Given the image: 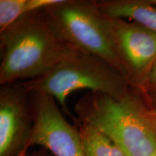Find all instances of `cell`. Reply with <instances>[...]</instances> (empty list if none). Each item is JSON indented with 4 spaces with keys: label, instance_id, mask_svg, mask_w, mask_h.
<instances>
[{
    "label": "cell",
    "instance_id": "cell-1",
    "mask_svg": "<svg viewBox=\"0 0 156 156\" xmlns=\"http://www.w3.org/2000/svg\"><path fill=\"white\" fill-rule=\"evenodd\" d=\"M77 119L106 136L126 156H156L155 109L133 88L121 98L89 92L75 106Z\"/></svg>",
    "mask_w": 156,
    "mask_h": 156
},
{
    "label": "cell",
    "instance_id": "cell-2",
    "mask_svg": "<svg viewBox=\"0 0 156 156\" xmlns=\"http://www.w3.org/2000/svg\"><path fill=\"white\" fill-rule=\"evenodd\" d=\"M44 9L21 17L0 30L1 85L41 77L76 50L56 36Z\"/></svg>",
    "mask_w": 156,
    "mask_h": 156
},
{
    "label": "cell",
    "instance_id": "cell-3",
    "mask_svg": "<svg viewBox=\"0 0 156 156\" xmlns=\"http://www.w3.org/2000/svg\"><path fill=\"white\" fill-rule=\"evenodd\" d=\"M21 83L28 92L51 95L62 112L73 121L76 117L67 103L72 93L88 90L119 99L131 88L127 78L110 63L100 56L77 49L45 75Z\"/></svg>",
    "mask_w": 156,
    "mask_h": 156
},
{
    "label": "cell",
    "instance_id": "cell-4",
    "mask_svg": "<svg viewBox=\"0 0 156 156\" xmlns=\"http://www.w3.org/2000/svg\"><path fill=\"white\" fill-rule=\"evenodd\" d=\"M44 12L60 40L77 50L100 56L124 75L98 1L62 0Z\"/></svg>",
    "mask_w": 156,
    "mask_h": 156
},
{
    "label": "cell",
    "instance_id": "cell-5",
    "mask_svg": "<svg viewBox=\"0 0 156 156\" xmlns=\"http://www.w3.org/2000/svg\"><path fill=\"white\" fill-rule=\"evenodd\" d=\"M105 19L124 75L132 88L146 99L148 79L156 61V34L127 20Z\"/></svg>",
    "mask_w": 156,
    "mask_h": 156
},
{
    "label": "cell",
    "instance_id": "cell-6",
    "mask_svg": "<svg viewBox=\"0 0 156 156\" xmlns=\"http://www.w3.org/2000/svg\"><path fill=\"white\" fill-rule=\"evenodd\" d=\"M34 126L28 142L46 149L54 156H86L80 132L66 119L51 95L30 93Z\"/></svg>",
    "mask_w": 156,
    "mask_h": 156
},
{
    "label": "cell",
    "instance_id": "cell-7",
    "mask_svg": "<svg viewBox=\"0 0 156 156\" xmlns=\"http://www.w3.org/2000/svg\"><path fill=\"white\" fill-rule=\"evenodd\" d=\"M34 126L31 93L22 83L0 87V156H26Z\"/></svg>",
    "mask_w": 156,
    "mask_h": 156
},
{
    "label": "cell",
    "instance_id": "cell-8",
    "mask_svg": "<svg viewBox=\"0 0 156 156\" xmlns=\"http://www.w3.org/2000/svg\"><path fill=\"white\" fill-rule=\"evenodd\" d=\"M103 15L132 21L156 34V0L98 1Z\"/></svg>",
    "mask_w": 156,
    "mask_h": 156
},
{
    "label": "cell",
    "instance_id": "cell-9",
    "mask_svg": "<svg viewBox=\"0 0 156 156\" xmlns=\"http://www.w3.org/2000/svg\"><path fill=\"white\" fill-rule=\"evenodd\" d=\"M62 0H0V30L25 15L42 10Z\"/></svg>",
    "mask_w": 156,
    "mask_h": 156
},
{
    "label": "cell",
    "instance_id": "cell-10",
    "mask_svg": "<svg viewBox=\"0 0 156 156\" xmlns=\"http://www.w3.org/2000/svg\"><path fill=\"white\" fill-rule=\"evenodd\" d=\"M80 132L86 156H126L108 138L93 126L74 120Z\"/></svg>",
    "mask_w": 156,
    "mask_h": 156
},
{
    "label": "cell",
    "instance_id": "cell-11",
    "mask_svg": "<svg viewBox=\"0 0 156 156\" xmlns=\"http://www.w3.org/2000/svg\"><path fill=\"white\" fill-rule=\"evenodd\" d=\"M146 100L154 108H156V61L150 74L146 91Z\"/></svg>",
    "mask_w": 156,
    "mask_h": 156
},
{
    "label": "cell",
    "instance_id": "cell-12",
    "mask_svg": "<svg viewBox=\"0 0 156 156\" xmlns=\"http://www.w3.org/2000/svg\"><path fill=\"white\" fill-rule=\"evenodd\" d=\"M26 156H54L51 153H50L44 147L39 148L37 151H35L31 153H28Z\"/></svg>",
    "mask_w": 156,
    "mask_h": 156
},
{
    "label": "cell",
    "instance_id": "cell-13",
    "mask_svg": "<svg viewBox=\"0 0 156 156\" xmlns=\"http://www.w3.org/2000/svg\"><path fill=\"white\" fill-rule=\"evenodd\" d=\"M155 109V115H156V108H154Z\"/></svg>",
    "mask_w": 156,
    "mask_h": 156
}]
</instances>
